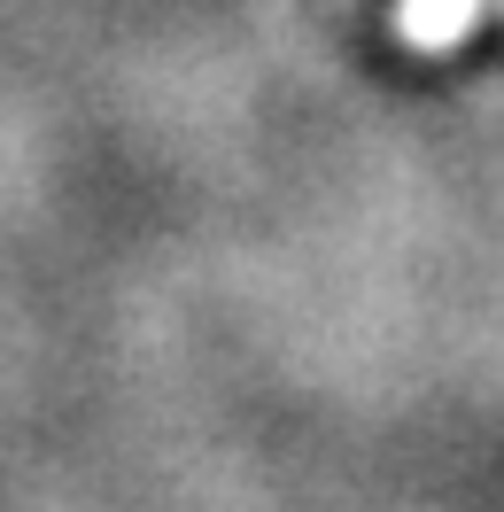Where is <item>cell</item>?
Returning a JSON list of instances; mask_svg holds the SVG:
<instances>
[{
    "label": "cell",
    "mask_w": 504,
    "mask_h": 512,
    "mask_svg": "<svg viewBox=\"0 0 504 512\" xmlns=\"http://www.w3.org/2000/svg\"><path fill=\"white\" fill-rule=\"evenodd\" d=\"M481 8H489V0H404V32L419 39V47H450Z\"/></svg>",
    "instance_id": "1"
}]
</instances>
